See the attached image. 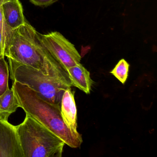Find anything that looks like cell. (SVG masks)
<instances>
[{"label":"cell","instance_id":"6da1fadb","mask_svg":"<svg viewBox=\"0 0 157 157\" xmlns=\"http://www.w3.org/2000/svg\"><path fill=\"white\" fill-rule=\"evenodd\" d=\"M8 58L32 67L44 74L68 78L67 71L56 60L41 42L38 32L27 22L10 30L3 46Z\"/></svg>","mask_w":157,"mask_h":157},{"label":"cell","instance_id":"7a4b0ae2","mask_svg":"<svg viewBox=\"0 0 157 157\" xmlns=\"http://www.w3.org/2000/svg\"><path fill=\"white\" fill-rule=\"evenodd\" d=\"M12 89L20 107L26 114L54 133L69 147H80L82 137L74 135L67 127L61 117L60 105L46 101L28 86L18 82L13 81Z\"/></svg>","mask_w":157,"mask_h":157},{"label":"cell","instance_id":"3957f363","mask_svg":"<svg viewBox=\"0 0 157 157\" xmlns=\"http://www.w3.org/2000/svg\"><path fill=\"white\" fill-rule=\"evenodd\" d=\"M11 79L28 86L44 100L60 105L63 94L72 85L70 79L45 75L38 70L8 58Z\"/></svg>","mask_w":157,"mask_h":157},{"label":"cell","instance_id":"277c9868","mask_svg":"<svg viewBox=\"0 0 157 157\" xmlns=\"http://www.w3.org/2000/svg\"><path fill=\"white\" fill-rule=\"evenodd\" d=\"M16 126L24 157H62L64 141L30 116Z\"/></svg>","mask_w":157,"mask_h":157},{"label":"cell","instance_id":"5b68a950","mask_svg":"<svg viewBox=\"0 0 157 157\" xmlns=\"http://www.w3.org/2000/svg\"><path fill=\"white\" fill-rule=\"evenodd\" d=\"M44 45L66 71L80 63L81 56L73 44L58 32L38 33Z\"/></svg>","mask_w":157,"mask_h":157},{"label":"cell","instance_id":"8992f818","mask_svg":"<svg viewBox=\"0 0 157 157\" xmlns=\"http://www.w3.org/2000/svg\"><path fill=\"white\" fill-rule=\"evenodd\" d=\"M0 157H24L16 126L0 118Z\"/></svg>","mask_w":157,"mask_h":157},{"label":"cell","instance_id":"52a82bcc","mask_svg":"<svg viewBox=\"0 0 157 157\" xmlns=\"http://www.w3.org/2000/svg\"><path fill=\"white\" fill-rule=\"evenodd\" d=\"M0 7L5 24L11 30L26 22L22 5L19 0H1Z\"/></svg>","mask_w":157,"mask_h":157},{"label":"cell","instance_id":"ba28073f","mask_svg":"<svg viewBox=\"0 0 157 157\" xmlns=\"http://www.w3.org/2000/svg\"><path fill=\"white\" fill-rule=\"evenodd\" d=\"M75 92L71 88L63 94L60 104L61 117L65 124L74 135L80 136L77 128V108L74 97Z\"/></svg>","mask_w":157,"mask_h":157},{"label":"cell","instance_id":"9c48e42d","mask_svg":"<svg viewBox=\"0 0 157 157\" xmlns=\"http://www.w3.org/2000/svg\"><path fill=\"white\" fill-rule=\"evenodd\" d=\"M67 71L72 86L90 94L94 82L90 72L81 63L69 68Z\"/></svg>","mask_w":157,"mask_h":157},{"label":"cell","instance_id":"30bf717a","mask_svg":"<svg viewBox=\"0 0 157 157\" xmlns=\"http://www.w3.org/2000/svg\"><path fill=\"white\" fill-rule=\"evenodd\" d=\"M20 107L12 89L7 90L0 95V118L8 120L10 116Z\"/></svg>","mask_w":157,"mask_h":157},{"label":"cell","instance_id":"8fae6325","mask_svg":"<svg viewBox=\"0 0 157 157\" xmlns=\"http://www.w3.org/2000/svg\"><path fill=\"white\" fill-rule=\"evenodd\" d=\"M10 69L5 56L0 57V95L9 89Z\"/></svg>","mask_w":157,"mask_h":157},{"label":"cell","instance_id":"7c38bea8","mask_svg":"<svg viewBox=\"0 0 157 157\" xmlns=\"http://www.w3.org/2000/svg\"><path fill=\"white\" fill-rule=\"evenodd\" d=\"M129 64L124 59L119 60L115 67L110 71L123 84H124L128 77Z\"/></svg>","mask_w":157,"mask_h":157},{"label":"cell","instance_id":"4fadbf2b","mask_svg":"<svg viewBox=\"0 0 157 157\" xmlns=\"http://www.w3.org/2000/svg\"><path fill=\"white\" fill-rule=\"evenodd\" d=\"M36 6L47 7L56 2L58 0H29Z\"/></svg>","mask_w":157,"mask_h":157},{"label":"cell","instance_id":"5bb4252c","mask_svg":"<svg viewBox=\"0 0 157 157\" xmlns=\"http://www.w3.org/2000/svg\"><path fill=\"white\" fill-rule=\"evenodd\" d=\"M1 1V0H0ZM8 27L5 24V21L2 16L1 9L0 7V32H1L2 35H5L8 30Z\"/></svg>","mask_w":157,"mask_h":157},{"label":"cell","instance_id":"9a60e30c","mask_svg":"<svg viewBox=\"0 0 157 157\" xmlns=\"http://www.w3.org/2000/svg\"><path fill=\"white\" fill-rule=\"evenodd\" d=\"M4 56L3 54V38L1 32H0V57Z\"/></svg>","mask_w":157,"mask_h":157}]
</instances>
